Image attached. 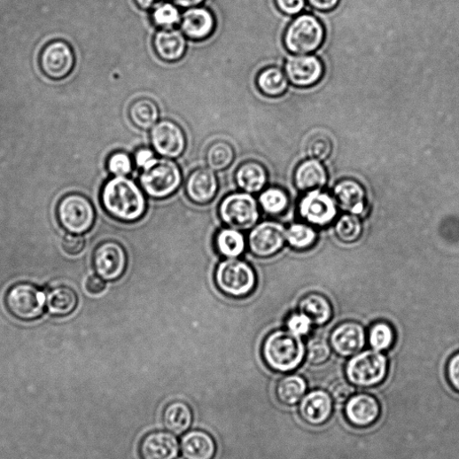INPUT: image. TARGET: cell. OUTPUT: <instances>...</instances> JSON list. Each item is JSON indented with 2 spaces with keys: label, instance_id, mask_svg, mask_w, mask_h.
Wrapping results in <instances>:
<instances>
[{
  "label": "cell",
  "instance_id": "8992f818",
  "mask_svg": "<svg viewBox=\"0 0 459 459\" xmlns=\"http://www.w3.org/2000/svg\"><path fill=\"white\" fill-rule=\"evenodd\" d=\"M57 217L60 225L71 235L82 236L89 231L96 220L92 202L79 193L67 194L57 206Z\"/></svg>",
  "mask_w": 459,
  "mask_h": 459
},
{
  "label": "cell",
  "instance_id": "7402d4cb",
  "mask_svg": "<svg viewBox=\"0 0 459 459\" xmlns=\"http://www.w3.org/2000/svg\"><path fill=\"white\" fill-rule=\"evenodd\" d=\"M152 44L158 56L167 62H176L182 59L187 49L186 36L183 32L174 28L159 31Z\"/></svg>",
  "mask_w": 459,
  "mask_h": 459
},
{
  "label": "cell",
  "instance_id": "52a82bcc",
  "mask_svg": "<svg viewBox=\"0 0 459 459\" xmlns=\"http://www.w3.org/2000/svg\"><path fill=\"white\" fill-rule=\"evenodd\" d=\"M217 287L232 297H245L255 289L257 277L252 266L241 260L227 259L215 271Z\"/></svg>",
  "mask_w": 459,
  "mask_h": 459
},
{
  "label": "cell",
  "instance_id": "484cf974",
  "mask_svg": "<svg viewBox=\"0 0 459 459\" xmlns=\"http://www.w3.org/2000/svg\"><path fill=\"white\" fill-rule=\"evenodd\" d=\"M78 295L66 285L57 286L46 294V307L53 316H68L78 307Z\"/></svg>",
  "mask_w": 459,
  "mask_h": 459
},
{
  "label": "cell",
  "instance_id": "1f68e13d",
  "mask_svg": "<svg viewBox=\"0 0 459 459\" xmlns=\"http://www.w3.org/2000/svg\"><path fill=\"white\" fill-rule=\"evenodd\" d=\"M131 122L143 130L152 129L159 121L160 111L154 101L142 98L134 102L128 110Z\"/></svg>",
  "mask_w": 459,
  "mask_h": 459
},
{
  "label": "cell",
  "instance_id": "44dd1931",
  "mask_svg": "<svg viewBox=\"0 0 459 459\" xmlns=\"http://www.w3.org/2000/svg\"><path fill=\"white\" fill-rule=\"evenodd\" d=\"M218 191V180L214 171L199 168L191 173L186 183V193L197 204H207L214 199Z\"/></svg>",
  "mask_w": 459,
  "mask_h": 459
},
{
  "label": "cell",
  "instance_id": "7dc6e473",
  "mask_svg": "<svg viewBox=\"0 0 459 459\" xmlns=\"http://www.w3.org/2000/svg\"><path fill=\"white\" fill-rule=\"evenodd\" d=\"M447 377L452 388L459 393V353L453 355L448 361Z\"/></svg>",
  "mask_w": 459,
  "mask_h": 459
},
{
  "label": "cell",
  "instance_id": "603a6c76",
  "mask_svg": "<svg viewBox=\"0 0 459 459\" xmlns=\"http://www.w3.org/2000/svg\"><path fill=\"white\" fill-rule=\"evenodd\" d=\"M337 206L344 212L362 214L366 207V193L363 187L354 180H344L334 188Z\"/></svg>",
  "mask_w": 459,
  "mask_h": 459
},
{
  "label": "cell",
  "instance_id": "7a4b0ae2",
  "mask_svg": "<svg viewBox=\"0 0 459 459\" xmlns=\"http://www.w3.org/2000/svg\"><path fill=\"white\" fill-rule=\"evenodd\" d=\"M262 355L271 370L289 372L302 363L306 356V347L300 337L289 331H277L265 339Z\"/></svg>",
  "mask_w": 459,
  "mask_h": 459
},
{
  "label": "cell",
  "instance_id": "f35d334b",
  "mask_svg": "<svg viewBox=\"0 0 459 459\" xmlns=\"http://www.w3.org/2000/svg\"><path fill=\"white\" fill-rule=\"evenodd\" d=\"M305 151L311 159L325 161L331 155L333 142L327 135L318 133L314 135L306 144Z\"/></svg>",
  "mask_w": 459,
  "mask_h": 459
},
{
  "label": "cell",
  "instance_id": "8d00e7d4",
  "mask_svg": "<svg viewBox=\"0 0 459 459\" xmlns=\"http://www.w3.org/2000/svg\"><path fill=\"white\" fill-rule=\"evenodd\" d=\"M262 209L271 215L283 214L289 206L287 193L279 188H269L264 191L259 199Z\"/></svg>",
  "mask_w": 459,
  "mask_h": 459
},
{
  "label": "cell",
  "instance_id": "f546056e",
  "mask_svg": "<svg viewBox=\"0 0 459 459\" xmlns=\"http://www.w3.org/2000/svg\"><path fill=\"white\" fill-rule=\"evenodd\" d=\"M307 382L300 375L290 374L282 377L276 387V396L284 406H295L305 396Z\"/></svg>",
  "mask_w": 459,
  "mask_h": 459
},
{
  "label": "cell",
  "instance_id": "f907efd6",
  "mask_svg": "<svg viewBox=\"0 0 459 459\" xmlns=\"http://www.w3.org/2000/svg\"><path fill=\"white\" fill-rule=\"evenodd\" d=\"M86 288L92 294H99L106 288V283L99 276H93L88 279Z\"/></svg>",
  "mask_w": 459,
  "mask_h": 459
},
{
  "label": "cell",
  "instance_id": "f1b7e54d",
  "mask_svg": "<svg viewBox=\"0 0 459 459\" xmlns=\"http://www.w3.org/2000/svg\"><path fill=\"white\" fill-rule=\"evenodd\" d=\"M193 414L188 404L175 401L169 404L163 413L165 428L175 435H182L191 428Z\"/></svg>",
  "mask_w": 459,
  "mask_h": 459
},
{
  "label": "cell",
  "instance_id": "8fae6325",
  "mask_svg": "<svg viewBox=\"0 0 459 459\" xmlns=\"http://www.w3.org/2000/svg\"><path fill=\"white\" fill-rule=\"evenodd\" d=\"M150 139L152 148L165 159H178L186 149V136L183 128L170 120L160 121L152 127Z\"/></svg>",
  "mask_w": 459,
  "mask_h": 459
},
{
  "label": "cell",
  "instance_id": "3957f363",
  "mask_svg": "<svg viewBox=\"0 0 459 459\" xmlns=\"http://www.w3.org/2000/svg\"><path fill=\"white\" fill-rule=\"evenodd\" d=\"M326 32L322 22L313 15L297 17L287 27L284 43L295 55H307L316 51L324 43Z\"/></svg>",
  "mask_w": 459,
  "mask_h": 459
},
{
  "label": "cell",
  "instance_id": "74e56055",
  "mask_svg": "<svg viewBox=\"0 0 459 459\" xmlns=\"http://www.w3.org/2000/svg\"><path fill=\"white\" fill-rule=\"evenodd\" d=\"M395 340L393 327L386 323L374 324L369 332V342L373 350L382 352L390 349Z\"/></svg>",
  "mask_w": 459,
  "mask_h": 459
},
{
  "label": "cell",
  "instance_id": "ab89813d",
  "mask_svg": "<svg viewBox=\"0 0 459 459\" xmlns=\"http://www.w3.org/2000/svg\"><path fill=\"white\" fill-rule=\"evenodd\" d=\"M152 19L156 26L166 29L173 28V27L181 23L182 16L174 4H163L152 12Z\"/></svg>",
  "mask_w": 459,
  "mask_h": 459
},
{
  "label": "cell",
  "instance_id": "e0dca14e",
  "mask_svg": "<svg viewBox=\"0 0 459 459\" xmlns=\"http://www.w3.org/2000/svg\"><path fill=\"white\" fill-rule=\"evenodd\" d=\"M333 405L334 401L330 393L316 390L302 398L299 413L305 423L319 426L329 421L333 413Z\"/></svg>",
  "mask_w": 459,
  "mask_h": 459
},
{
  "label": "cell",
  "instance_id": "7bdbcfd3",
  "mask_svg": "<svg viewBox=\"0 0 459 459\" xmlns=\"http://www.w3.org/2000/svg\"><path fill=\"white\" fill-rule=\"evenodd\" d=\"M312 326L310 319L300 313L292 315L286 322L287 331L300 338L307 336L312 331Z\"/></svg>",
  "mask_w": 459,
  "mask_h": 459
},
{
  "label": "cell",
  "instance_id": "7c38bea8",
  "mask_svg": "<svg viewBox=\"0 0 459 459\" xmlns=\"http://www.w3.org/2000/svg\"><path fill=\"white\" fill-rule=\"evenodd\" d=\"M287 231L277 222H263L257 225L249 237V247L257 257L268 258L279 253L286 241Z\"/></svg>",
  "mask_w": 459,
  "mask_h": 459
},
{
  "label": "cell",
  "instance_id": "ba28073f",
  "mask_svg": "<svg viewBox=\"0 0 459 459\" xmlns=\"http://www.w3.org/2000/svg\"><path fill=\"white\" fill-rule=\"evenodd\" d=\"M7 309L15 318L23 322H33L44 313L46 294L30 283H19L7 292Z\"/></svg>",
  "mask_w": 459,
  "mask_h": 459
},
{
  "label": "cell",
  "instance_id": "5b68a950",
  "mask_svg": "<svg viewBox=\"0 0 459 459\" xmlns=\"http://www.w3.org/2000/svg\"><path fill=\"white\" fill-rule=\"evenodd\" d=\"M183 182L182 171L172 159H157L143 170L140 184L151 198H166L174 194Z\"/></svg>",
  "mask_w": 459,
  "mask_h": 459
},
{
  "label": "cell",
  "instance_id": "816d5d0a",
  "mask_svg": "<svg viewBox=\"0 0 459 459\" xmlns=\"http://www.w3.org/2000/svg\"><path fill=\"white\" fill-rule=\"evenodd\" d=\"M175 4L182 8H194L201 4L204 0H175Z\"/></svg>",
  "mask_w": 459,
  "mask_h": 459
},
{
  "label": "cell",
  "instance_id": "836d02e7",
  "mask_svg": "<svg viewBox=\"0 0 459 459\" xmlns=\"http://www.w3.org/2000/svg\"><path fill=\"white\" fill-rule=\"evenodd\" d=\"M234 147L225 141H216L207 149L206 162L213 171H222L231 166L235 160Z\"/></svg>",
  "mask_w": 459,
  "mask_h": 459
},
{
  "label": "cell",
  "instance_id": "60d3db41",
  "mask_svg": "<svg viewBox=\"0 0 459 459\" xmlns=\"http://www.w3.org/2000/svg\"><path fill=\"white\" fill-rule=\"evenodd\" d=\"M332 348L323 338L311 339L306 347V359L314 365L325 363L331 356Z\"/></svg>",
  "mask_w": 459,
  "mask_h": 459
},
{
  "label": "cell",
  "instance_id": "d4e9b609",
  "mask_svg": "<svg viewBox=\"0 0 459 459\" xmlns=\"http://www.w3.org/2000/svg\"><path fill=\"white\" fill-rule=\"evenodd\" d=\"M181 449L185 459H213L216 453V444L206 432L194 430L183 437Z\"/></svg>",
  "mask_w": 459,
  "mask_h": 459
},
{
  "label": "cell",
  "instance_id": "9a60e30c",
  "mask_svg": "<svg viewBox=\"0 0 459 459\" xmlns=\"http://www.w3.org/2000/svg\"><path fill=\"white\" fill-rule=\"evenodd\" d=\"M93 263L97 276L105 281H114L125 272L127 255L120 244L105 242L95 251Z\"/></svg>",
  "mask_w": 459,
  "mask_h": 459
},
{
  "label": "cell",
  "instance_id": "4dcf8cb0",
  "mask_svg": "<svg viewBox=\"0 0 459 459\" xmlns=\"http://www.w3.org/2000/svg\"><path fill=\"white\" fill-rule=\"evenodd\" d=\"M289 82L285 73L276 66L263 69L258 75L257 86L266 97H280L288 89Z\"/></svg>",
  "mask_w": 459,
  "mask_h": 459
},
{
  "label": "cell",
  "instance_id": "d6986e66",
  "mask_svg": "<svg viewBox=\"0 0 459 459\" xmlns=\"http://www.w3.org/2000/svg\"><path fill=\"white\" fill-rule=\"evenodd\" d=\"M380 411L377 399L367 393L353 395L345 408L347 421L359 428L369 427L375 424L380 416Z\"/></svg>",
  "mask_w": 459,
  "mask_h": 459
},
{
  "label": "cell",
  "instance_id": "4316f807",
  "mask_svg": "<svg viewBox=\"0 0 459 459\" xmlns=\"http://www.w3.org/2000/svg\"><path fill=\"white\" fill-rule=\"evenodd\" d=\"M299 311L316 326L327 324L333 315L330 300L319 293H311L302 298L299 303Z\"/></svg>",
  "mask_w": 459,
  "mask_h": 459
},
{
  "label": "cell",
  "instance_id": "f5cc1de1",
  "mask_svg": "<svg viewBox=\"0 0 459 459\" xmlns=\"http://www.w3.org/2000/svg\"><path fill=\"white\" fill-rule=\"evenodd\" d=\"M135 2L140 9L145 11L154 7L158 0H135Z\"/></svg>",
  "mask_w": 459,
  "mask_h": 459
},
{
  "label": "cell",
  "instance_id": "4fadbf2b",
  "mask_svg": "<svg viewBox=\"0 0 459 459\" xmlns=\"http://www.w3.org/2000/svg\"><path fill=\"white\" fill-rule=\"evenodd\" d=\"M288 82L297 88L307 89L317 85L324 74L323 61L315 55H295L285 64Z\"/></svg>",
  "mask_w": 459,
  "mask_h": 459
},
{
  "label": "cell",
  "instance_id": "d6a6232c",
  "mask_svg": "<svg viewBox=\"0 0 459 459\" xmlns=\"http://www.w3.org/2000/svg\"><path fill=\"white\" fill-rule=\"evenodd\" d=\"M215 245L218 253L223 257L237 259L244 253L246 242L238 230L225 228L216 236Z\"/></svg>",
  "mask_w": 459,
  "mask_h": 459
},
{
  "label": "cell",
  "instance_id": "cb8c5ba5",
  "mask_svg": "<svg viewBox=\"0 0 459 459\" xmlns=\"http://www.w3.org/2000/svg\"><path fill=\"white\" fill-rule=\"evenodd\" d=\"M328 183V174L321 161L310 159L298 166L294 183L298 190L308 193L322 191Z\"/></svg>",
  "mask_w": 459,
  "mask_h": 459
},
{
  "label": "cell",
  "instance_id": "bcb514c9",
  "mask_svg": "<svg viewBox=\"0 0 459 459\" xmlns=\"http://www.w3.org/2000/svg\"><path fill=\"white\" fill-rule=\"evenodd\" d=\"M278 10L285 15L296 16L305 7V0H275Z\"/></svg>",
  "mask_w": 459,
  "mask_h": 459
},
{
  "label": "cell",
  "instance_id": "681fc988",
  "mask_svg": "<svg viewBox=\"0 0 459 459\" xmlns=\"http://www.w3.org/2000/svg\"><path fill=\"white\" fill-rule=\"evenodd\" d=\"M309 4L319 12H328L335 10L340 0H307Z\"/></svg>",
  "mask_w": 459,
  "mask_h": 459
},
{
  "label": "cell",
  "instance_id": "ee69618b",
  "mask_svg": "<svg viewBox=\"0 0 459 459\" xmlns=\"http://www.w3.org/2000/svg\"><path fill=\"white\" fill-rule=\"evenodd\" d=\"M331 396L337 403H344L354 395L355 389L350 382L344 379H338L333 382L330 388Z\"/></svg>",
  "mask_w": 459,
  "mask_h": 459
},
{
  "label": "cell",
  "instance_id": "83f0119b",
  "mask_svg": "<svg viewBox=\"0 0 459 459\" xmlns=\"http://www.w3.org/2000/svg\"><path fill=\"white\" fill-rule=\"evenodd\" d=\"M268 179L266 168L256 161L243 164L236 173L238 187L250 194L261 191L267 185Z\"/></svg>",
  "mask_w": 459,
  "mask_h": 459
},
{
  "label": "cell",
  "instance_id": "5bb4252c",
  "mask_svg": "<svg viewBox=\"0 0 459 459\" xmlns=\"http://www.w3.org/2000/svg\"><path fill=\"white\" fill-rule=\"evenodd\" d=\"M300 216L308 222L325 226L333 222L338 214L335 198L330 194L316 191L306 194L299 204Z\"/></svg>",
  "mask_w": 459,
  "mask_h": 459
},
{
  "label": "cell",
  "instance_id": "ac0fdd59",
  "mask_svg": "<svg viewBox=\"0 0 459 459\" xmlns=\"http://www.w3.org/2000/svg\"><path fill=\"white\" fill-rule=\"evenodd\" d=\"M179 453V441L169 432H150L142 439L139 446L142 459H176Z\"/></svg>",
  "mask_w": 459,
  "mask_h": 459
},
{
  "label": "cell",
  "instance_id": "6da1fadb",
  "mask_svg": "<svg viewBox=\"0 0 459 459\" xmlns=\"http://www.w3.org/2000/svg\"><path fill=\"white\" fill-rule=\"evenodd\" d=\"M102 203L108 214L117 220L135 222L146 210V200L141 189L127 177H114L105 185Z\"/></svg>",
  "mask_w": 459,
  "mask_h": 459
},
{
  "label": "cell",
  "instance_id": "b9f144b4",
  "mask_svg": "<svg viewBox=\"0 0 459 459\" xmlns=\"http://www.w3.org/2000/svg\"><path fill=\"white\" fill-rule=\"evenodd\" d=\"M108 170L115 177H127L132 172V160L124 152H117L108 159Z\"/></svg>",
  "mask_w": 459,
  "mask_h": 459
},
{
  "label": "cell",
  "instance_id": "c3c4849f",
  "mask_svg": "<svg viewBox=\"0 0 459 459\" xmlns=\"http://www.w3.org/2000/svg\"><path fill=\"white\" fill-rule=\"evenodd\" d=\"M157 159L154 151L149 148H141L135 154V164L142 170L148 167Z\"/></svg>",
  "mask_w": 459,
  "mask_h": 459
},
{
  "label": "cell",
  "instance_id": "9c48e42d",
  "mask_svg": "<svg viewBox=\"0 0 459 459\" xmlns=\"http://www.w3.org/2000/svg\"><path fill=\"white\" fill-rule=\"evenodd\" d=\"M38 65L47 79L53 82L63 81L74 71V51L66 41H51L42 48Z\"/></svg>",
  "mask_w": 459,
  "mask_h": 459
},
{
  "label": "cell",
  "instance_id": "e575fe53",
  "mask_svg": "<svg viewBox=\"0 0 459 459\" xmlns=\"http://www.w3.org/2000/svg\"><path fill=\"white\" fill-rule=\"evenodd\" d=\"M317 240L315 230L303 223L292 224L286 234V241L296 250L311 248Z\"/></svg>",
  "mask_w": 459,
  "mask_h": 459
},
{
  "label": "cell",
  "instance_id": "d590c367",
  "mask_svg": "<svg viewBox=\"0 0 459 459\" xmlns=\"http://www.w3.org/2000/svg\"><path fill=\"white\" fill-rule=\"evenodd\" d=\"M362 225L358 215L346 214L342 215L335 225L338 238L345 244H353L362 236Z\"/></svg>",
  "mask_w": 459,
  "mask_h": 459
},
{
  "label": "cell",
  "instance_id": "f6af8a7d",
  "mask_svg": "<svg viewBox=\"0 0 459 459\" xmlns=\"http://www.w3.org/2000/svg\"><path fill=\"white\" fill-rule=\"evenodd\" d=\"M62 246L66 254L75 256L84 251L86 241L82 236L70 234L64 238Z\"/></svg>",
  "mask_w": 459,
  "mask_h": 459
},
{
  "label": "cell",
  "instance_id": "30bf717a",
  "mask_svg": "<svg viewBox=\"0 0 459 459\" xmlns=\"http://www.w3.org/2000/svg\"><path fill=\"white\" fill-rule=\"evenodd\" d=\"M222 222L236 230H248L260 218L257 200L247 192L233 193L227 196L219 207Z\"/></svg>",
  "mask_w": 459,
  "mask_h": 459
},
{
  "label": "cell",
  "instance_id": "2e32d148",
  "mask_svg": "<svg viewBox=\"0 0 459 459\" xmlns=\"http://www.w3.org/2000/svg\"><path fill=\"white\" fill-rule=\"evenodd\" d=\"M366 343L363 327L354 322L338 326L331 336L330 344L334 352L342 357H350L359 354Z\"/></svg>",
  "mask_w": 459,
  "mask_h": 459
},
{
  "label": "cell",
  "instance_id": "277c9868",
  "mask_svg": "<svg viewBox=\"0 0 459 459\" xmlns=\"http://www.w3.org/2000/svg\"><path fill=\"white\" fill-rule=\"evenodd\" d=\"M388 370V359L384 354L368 350L354 355L348 361L346 375L354 386L372 388L385 381Z\"/></svg>",
  "mask_w": 459,
  "mask_h": 459
},
{
  "label": "cell",
  "instance_id": "ffe728a7",
  "mask_svg": "<svg viewBox=\"0 0 459 459\" xmlns=\"http://www.w3.org/2000/svg\"><path fill=\"white\" fill-rule=\"evenodd\" d=\"M214 28L215 19L205 8H191L182 16V32L191 40L203 41L213 34Z\"/></svg>",
  "mask_w": 459,
  "mask_h": 459
}]
</instances>
